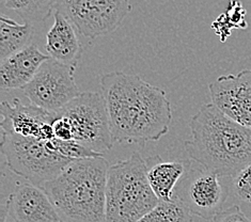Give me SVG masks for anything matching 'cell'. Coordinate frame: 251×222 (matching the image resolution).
Masks as SVG:
<instances>
[{"instance_id":"6da1fadb","label":"cell","mask_w":251,"mask_h":222,"mask_svg":"<svg viewBox=\"0 0 251 222\" xmlns=\"http://www.w3.org/2000/svg\"><path fill=\"white\" fill-rule=\"evenodd\" d=\"M113 145H146L168 134L172 122L166 92L137 75L111 72L100 78Z\"/></svg>"},{"instance_id":"7a4b0ae2","label":"cell","mask_w":251,"mask_h":222,"mask_svg":"<svg viewBox=\"0 0 251 222\" xmlns=\"http://www.w3.org/2000/svg\"><path fill=\"white\" fill-rule=\"evenodd\" d=\"M191 138L184 142L190 159L233 177L251 163V128L233 121L213 103L204 104L189 122Z\"/></svg>"},{"instance_id":"3957f363","label":"cell","mask_w":251,"mask_h":222,"mask_svg":"<svg viewBox=\"0 0 251 222\" xmlns=\"http://www.w3.org/2000/svg\"><path fill=\"white\" fill-rule=\"evenodd\" d=\"M109 164L103 157L75 159L41 186L61 222H105Z\"/></svg>"},{"instance_id":"277c9868","label":"cell","mask_w":251,"mask_h":222,"mask_svg":"<svg viewBox=\"0 0 251 222\" xmlns=\"http://www.w3.org/2000/svg\"><path fill=\"white\" fill-rule=\"evenodd\" d=\"M159 202L149 183L147 159L138 152L109 167L105 222H137Z\"/></svg>"},{"instance_id":"5b68a950","label":"cell","mask_w":251,"mask_h":222,"mask_svg":"<svg viewBox=\"0 0 251 222\" xmlns=\"http://www.w3.org/2000/svg\"><path fill=\"white\" fill-rule=\"evenodd\" d=\"M1 153L9 169L41 187L58 176L73 159L51 151L46 141L2 130Z\"/></svg>"},{"instance_id":"8992f818","label":"cell","mask_w":251,"mask_h":222,"mask_svg":"<svg viewBox=\"0 0 251 222\" xmlns=\"http://www.w3.org/2000/svg\"><path fill=\"white\" fill-rule=\"evenodd\" d=\"M58 113L70 121L75 141L99 153L113 147L109 113L101 93L82 92Z\"/></svg>"},{"instance_id":"52a82bcc","label":"cell","mask_w":251,"mask_h":222,"mask_svg":"<svg viewBox=\"0 0 251 222\" xmlns=\"http://www.w3.org/2000/svg\"><path fill=\"white\" fill-rule=\"evenodd\" d=\"M76 69L77 65L47 59L23 92L30 104L59 112L80 94L75 81Z\"/></svg>"},{"instance_id":"ba28073f","label":"cell","mask_w":251,"mask_h":222,"mask_svg":"<svg viewBox=\"0 0 251 222\" xmlns=\"http://www.w3.org/2000/svg\"><path fill=\"white\" fill-rule=\"evenodd\" d=\"M57 11L89 39L113 32L131 10L129 0H58Z\"/></svg>"},{"instance_id":"9c48e42d","label":"cell","mask_w":251,"mask_h":222,"mask_svg":"<svg viewBox=\"0 0 251 222\" xmlns=\"http://www.w3.org/2000/svg\"><path fill=\"white\" fill-rule=\"evenodd\" d=\"M176 195L191 215L212 220L228 197V190L220 182V176L205 168L189 170L177 184Z\"/></svg>"},{"instance_id":"30bf717a","label":"cell","mask_w":251,"mask_h":222,"mask_svg":"<svg viewBox=\"0 0 251 222\" xmlns=\"http://www.w3.org/2000/svg\"><path fill=\"white\" fill-rule=\"evenodd\" d=\"M208 91L212 103L226 116L251 128V70L218 77Z\"/></svg>"},{"instance_id":"8fae6325","label":"cell","mask_w":251,"mask_h":222,"mask_svg":"<svg viewBox=\"0 0 251 222\" xmlns=\"http://www.w3.org/2000/svg\"><path fill=\"white\" fill-rule=\"evenodd\" d=\"M2 116L1 129L23 137L50 141L55 138L52 121L57 112L45 110L38 106L24 105L19 99L4 100L0 106Z\"/></svg>"},{"instance_id":"7c38bea8","label":"cell","mask_w":251,"mask_h":222,"mask_svg":"<svg viewBox=\"0 0 251 222\" xmlns=\"http://www.w3.org/2000/svg\"><path fill=\"white\" fill-rule=\"evenodd\" d=\"M7 216L14 222H61L50 197L29 182L17 184L2 204V222Z\"/></svg>"},{"instance_id":"4fadbf2b","label":"cell","mask_w":251,"mask_h":222,"mask_svg":"<svg viewBox=\"0 0 251 222\" xmlns=\"http://www.w3.org/2000/svg\"><path fill=\"white\" fill-rule=\"evenodd\" d=\"M50 58L35 44H30L5 58L0 65V88L1 90L23 89L33 79L41 65Z\"/></svg>"},{"instance_id":"5bb4252c","label":"cell","mask_w":251,"mask_h":222,"mask_svg":"<svg viewBox=\"0 0 251 222\" xmlns=\"http://www.w3.org/2000/svg\"><path fill=\"white\" fill-rule=\"evenodd\" d=\"M46 51L50 58L71 65H78L82 53L75 26L57 10L53 25L46 35Z\"/></svg>"},{"instance_id":"9a60e30c","label":"cell","mask_w":251,"mask_h":222,"mask_svg":"<svg viewBox=\"0 0 251 222\" xmlns=\"http://www.w3.org/2000/svg\"><path fill=\"white\" fill-rule=\"evenodd\" d=\"M148 178L154 194L161 202H171L176 197V189L189 168L188 160L164 161L159 156L147 159Z\"/></svg>"},{"instance_id":"2e32d148","label":"cell","mask_w":251,"mask_h":222,"mask_svg":"<svg viewBox=\"0 0 251 222\" xmlns=\"http://www.w3.org/2000/svg\"><path fill=\"white\" fill-rule=\"evenodd\" d=\"M33 34L31 23L19 24L10 17H0V60H4L13 53L30 45Z\"/></svg>"},{"instance_id":"e0dca14e","label":"cell","mask_w":251,"mask_h":222,"mask_svg":"<svg viewBox=\"0 0 251 222\" xmlns=\"http://www.w3.org/2000/svg\"><path fill=\"white\" fill-rule=\"evenodd\" d=\"M58 0H5V8L14 11L27 23L43 22L57 9Z\"/></svg>"},{"instance_id":"ac0fdd59","label":"cell","mask_w":251,"mask_h":222,"mask_svg":"<svg viewBox=\"0 0 251 222\" xmlns=\"http://www.w3.org/2000/svg\"><path fill=\"white\" fill-rule=\"evenodd\" d=\"M137 222H193V217L187 207L176 195L173 201H160L156 207Z\"/></svg>"},{"instance_id":"d6986e66","label":"cell","mask_w":251,"mask_h":222,"mask_svg":"<svg viewBox=\"0 0 251 222\" xmlns=\"http://www.w3.org/2000/svg\"><path fill=\"white\" fill-rule=\"evenodd\" d=\"M245 16L246 11L243 9L241 2L237 0H230L228 10L212 24V28L220 38V41L226 42L233 29H246L248 27Z\"/></svg>"},{"instance_id":"ffe728a7","label":"cell","mask_w":251,"mask_h":222,"mask_svg":"<svg viewBox=\"0 0 251 222\" xmlns=\"http://www.w3.org/2000/svg\"><path fill=\"white\" fill-rule=\"evenodd\" d=\"M46 143L51 151L73 160L92 157H103V153L95 152L93 149L82 146L81 143L75 140L63 141L57 139V138H53L52 140L46 141Z\"/></svg>"},{"instance_id":"44dd1931","label":"cell","mask_w":251,"mask_h":222,"mask_svg":"<svg viewBox=\"0 0 251 222\" xmlns=\"http://www.w3.org/2000/svg\"><path fill=\"white\" fill-rule=\"evenodd\" d=\"M233 190L238 199L251 203V163L233 176Z\"/></svg>"},{"instance_id":"7402d4cb","label":"cell","mask_w":251,"mask_h":222,"mask_svg":"<svg viewBox=\"0 0 251 222\" xmlns=\"http://www.w3.org/2000/svg\"><path fill=\"white\" fill-rule=\"evenodd\" d=\"M52 129L53 135H55V138H57V139L63 141L74 140L73 128H72L70 121L65 117L59 115V113L57 118L52 121Z\"/></svg>"},{"instance_id":"603a6c76","label":"cell","mask_w":251,"mask_h":222,"mask_svg":"<svg viewBox=\"0 0 251 222\" xmlns=\"http://www.w3.org/2000/svg\"><path fill=\"white\" fill-rule=\"evenodd\" d=\"M212 222H251V220L243 213L238 205H233L219 212L212 219Z\"/></svg>"}]
</instances>
